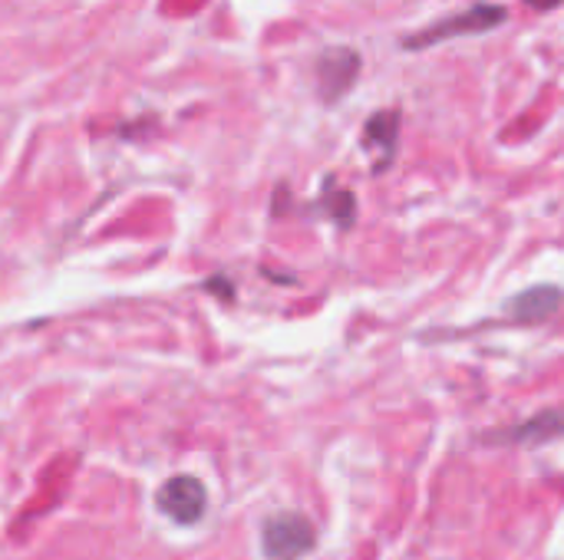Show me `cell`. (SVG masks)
Here are the masks:
<instances>
[{
	"instance_id": "cell-1",
	"label": "cell",
	"mask_w": 564,
	"mask_h": 560,
	"mask_svg": "<svg viewBox=\"0 0 564 560\" xmlns=\"http://www.w3.org/2000/svg\"><path fill=\"white\" fill-rule=\"evenodd\" d=\"M506 20H509V10L502 3H476L463 13H449L410 36H403V50H430V46L456 40V36H479V33L502 26Z\"/></svg>"
},
{
	"instance_id": "cell-2",
	"label": "cell",
	"mask_w": 564,
	"mask_h": 560,
	"mask_svg": "<svg viewBox=\"0 0 564 560\" xmlns=\"http://www.w3.org/2000/svg\"><path fill=\"white\" fill-rule=\"evenodd\" d=\"M314 545H317V531L297 512H284V515H274L264 521L261 548H264L268 560H301L314 551Z\"/></svg>"
},
{
	"instance_id": "cell-3",
	"label": "cell",
	"mask_w": 564,
	"mask_h": 560,
	"mask_svg": "<svg viewBox=\"0 0 564 560\" xmlns=\"http://www.w3.org/2000/svg\"><path fill=\"white\" fill-rule=\"evenodd\" d=\"M155 508L175 525H198L205 518V508H208L205 485L195 475H172L155 492Z\"/></svg>"
},
{
	"instance_id": "cell-4",
	"label": "cell",
	"mask_w": 564,
	"mask_h": 560,
	"mask_svg": "<svg viewBox=\"0 0 564 560\" xmlns=\"http://www.w3.org/2000/svg\"><path fill=\"white\" fill-rule=\"evenodd\" d=\"M360 76V53L350 46H330L317 56V92L324 102H340Z\"/></svg>"
},
{
	"instance_id": "cell-5",
	"label": "cell",
	"mask_w": 564,
	"mask_h": 560,
	"mask_svg": "<svg viewBox=\"0 0 564 560\" xmlns=\"http://www.w3.org/2000/svg\"><path fill=\"white\" fill-rule=\"evenodd\" d=\"M397 142H400V112L397 109L373 112L364 125V149L377 155L373 172L390 168V162L397 155Z\"/></svg>"
},
{
	"instance_id": "cell-6",
	"label": "cell",
	"mask_w": 564,
	"mask_h": 560,
	"mask_svg": "<svg viewBox=\"0 0 564 560\" xmlns=\"http://www.w3.org/2000/svg\"><path fill=\"white\" fill-rule=\"evenodd\" d=\"M564 294L555 284H542V287H529L522 294H516V300L506 304V314L519 323H542L549 317H555L562 310Z\"/></svg>"
},
{
	"instance_id": "cell-7",
	"label": "cell",
	"mask_w": 564,
	"mask_h": 560,
	"mask_svg": "<svg viewBox=\"0 0 564 560\" xmlns=\"http://www.w3.org/2000/svg\"><path fill=\"white\" fill-rule=\"evenodd\" d=\"M558 436H564V409H545L532 416L529 422H522L519 429H512L506 439L509 442H549Z\"/></svg>"
},
{
	"instance_id": "cell-8",
	"label": "cell",
	"mask_w": 564,
	"mask_h": 560,
	"mask_svg": "<svg viewBox=\"0 0 564 560\" xmlns=\"http://www.w3.org/2000/svg\"><path fill=\"white\" fill-rule=\"evenodd\" d=\"M525 7H532V10H542V13H549V10H558L564 0H522Z\"/></svg>"
}]
</instances>
